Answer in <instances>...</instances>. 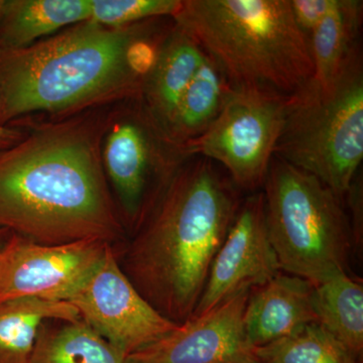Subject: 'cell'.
<instances>
[{
	"instance_id": "cell-8",
	"label": "cell",
	"mask_w": 363,
	"mask_h": 363,
	"mask_svg": "<svg viewBox=\"0 0 363 363\" xmlns=\"http://www.w3.org/2000/svg\"><path fill=\"white\" fill-rule=\"evenodd\" d=\"M292 100L272 91L233 87L210 128L184 145L186 152L220 164L238 189L257 190L266 181Z\"/></svg>"
},
{
	"instance_id": "cell-10",
	"label": "cell",
	"mask_w": 363,
	"mask_h": 363,
	"mask_svg": "<svg viewBox=\"0 0 363 363\" xmlns=\"http://www.w3.org/2000/svg\"><path fill=\"white\" fill-rule=\"evenodd\" d=\"M109 245L101 240L42 245L13 234L0 271V302L20 298L68 302L99 266Z\"/></svg>"
},
{
	"instance_id": "cell-29",
	"label": "cell",
	"mask_w": 363,
	"mask_h": 363,
	"mask_svg": "<svg viewBox=\"0 0 363 363\" xmlns=\"http://www.w3.org/2000/svg\"><path fill=\"white\" fill-rule=\"evenodd\" d=\"M255 363H262V362H260L259 360H257V362H255Z\"/></svg>"
},
{
	"instance_id": "cell-27",
	"label": "cell",
	"mask_w": 363,
	"mask_h": 363,
	"mask_svg": "<svg viewBox=\"0 0 363 363\" xmlns=\"http://www.w3.org/2000/svg\"><path fill=\"white\" fill-rule=\"evenodd\" d=\"M9 245V243H7ZM7 257V245L6 250H4L1 253H0V271H1L2 267H4V262H6Z\"/></svg>"
},
{
	"instance_id": "cell-14",
	"label": "cell",
	"mask_w": 363,
	"mask_h": 363,
	"mask_svg": "<svg viewBox=\"0 0 363 363\" xmlns=\"http://www.w3.org/2000/svg\"><path fill=\"white\" fill-rule=\"evenodd\" d=\"M204 58L201 45L174 21L145 80L140 98L150 116L167 135L181 98Z\"/></svg>"
},
{
	"instance_id": "cell-15",
	"label": "cell",
	"mask_w": 363,
	"mask_h": 363,
	"mask_svg": "<svg viewBox=\"0 0 363 363\" xmlns=\"http://www.w3.org/2000/svg\"><path fill=\"white\" fill-rule=\"evenodd\" d=\"M91 0H6L0 20V45L28 47L61 28L89 21Z\"/></svg>"
},
{
	"instance_id": "cell-28",
	"label": "cell",
	"mask_w": 363,
	"mask_h": 363,
	"mask_svg": "<svg viewBox=\"0 0 363 363\" xmlns=\"http://www.w3.org/2000/svg\"><path fill=\"white\" fill-rule=\"evenodd\" d=\"M4 6H6V0H0V20H1L2 13H4Z\"/></svg>"
},
{
	"instance_id": "cell-6",
	"label": "cell",
	"mask_w": 363,
	"mask_h": 363,
	"mask_svg": "<svg viewBox=\"0 0 363 363\" xmlns=\"http://www.w3.org/2000/svg\"><path fill=\"white\" fill-rule=\"evenodd\" d=\"M274 157L316 177L341 198L363 160V65L355 50L326 91L294 95Z\"/></svg>"
},
{
	"instance_id": "cell-9",
	"label": "cell",
	"mask_w": 363,
	"mask_h": 363,
	"mask_svg": "<svg viewBox=\"0 0 363 363\" xmlns=\"http://www.w3.org/2000/svg\"><path fill=\"white\" fill-rule=\"evenodd\" d=\"M81 320L125 357L178 325L160 314L136 290L109 245L89 279L68 300Z\"/></svg>"
},
{
	"instance_id": "cell-2",
	"label": "cell",
	"mask_w": 363,
	"mask_h": 363,
	"mask_svg": "<svg viewBox=\"0 0 363 363\" xmlns=\"http://www.w3.org/2000/svg\"><path fill=\"white\" fill-rule=\"evenodd\" d=\"M157 20L123 28L89 20L28 47L0 45V124L35 113L69 116L108 102L140 100L173 28L162 30Z\"/></svg>"
},
{
	"instance_id": "cell-26",
	"label": "cell",
	"mask_w": 363,
	"mask_h": 363,
	"mask_svg": "<svg viewBox=\"0 0 363 363\" xmlns=\"http://www.w3.org/2000/svg\"><path fill=\"white\" fill-rule=\"evenodd\" d=\"M11 235H13V234L9 233V231L0 229V253L6 250L7 243H9V240H11Z\"/></svg>"
},
{
	"instance_id": "cell-23",
	"label": "cell",
	"mask_w": 363,
	"mask_h": 363,
	"mask_svg": "<svg viewBox=\"0 0 363 363\" xmlns=\"http://www.w3.org/2000/svg\"><path fill=\"white\" fill-rule=\"evenodd\" d=\"M335 1L336 0H289L294 21L308 40L317 26L331 11Z\"/></svg>"
},
{
	"instance_id": "cell-17",
	"label": "cell",
	"mask_w": 363,
	"mask_h": 363,
	"mask_svg": "<svg viewBox=\"0 0 363 363\" xmlns=\"http://www.w3.org/2000/svg\"><path fill=\"white\" fill-rule=\"evenodd\" d=\"M81 319L68 302L20 298L0 302V363H30L40 326L48 320Z\"/></svg>"
},
{
	"instance_id": "cell-11",
	"label": "cell",
	"mask_w": 363,
	"mask_h": 363,
	"mask_svg": "<svg viewBox=\"0 0 363 363\" xmlns=\"http://www.w3.org/2000/svg\"><path fill=\"white\" fill-rule=\"evenodd\" d=\"M281 272L267 233L264 193H252L240 203L193 315L204 314L242 291L264 285Z\"/></svg>"
},
{
	"instance_id": "cell-16",
	"label": "cell",
	"mask_w": 363,
	"mask_h": 363,
	"mask_svg": "<svg viewBox=\"0 0 363 363\" xmlns=\"http://www.w3.org/2000/svg\"><path fill=\"white\" fill-rule=\"evenodd\" d=\"M363 2L336 0L309 39L314 67L312 83L326 91L337 80L348 60L359 48Z\"/></svg>"
},
{
	"instance_id": "cell-1",
	"label": "cell",
	"mask_w": 363,
	"mask_h": 363,
	"mask_svg": "<svg viewBox=\"0 0 363 363\" xmlns=\"http://www.w3.org/2000/svg\"><path fill=\"white\" fill-rule=\"evenodd\" d=\"M107 118L43 124L0 154V229L42 245L128 240L102 164Z\"/></svg>"
},
{
	"instance_id": "cell-22",
	"label": "cell",
	"mask_w": 363,
	"mask_h": 363,
	"mask_svg": "<svg viewBox=\"0 0 363 363\" xmlns=\"http://www.w3.org/2000/svg\"><path fill=\"white\" fill-rule=\"evenodd\" d=\"M182 0H91L90 21L123 28L152 18H173Z\"/></svg>"
},
{
	"instance_id": "cell-3",
	"label": "cell",
	"mask_w": 363,
	"mask_h": 363,
	"mask_svg": "<svg viewBox=\"0 0 363 363\" xmlns=\"http://www.w3.org/2000/svg\"><path fill=\"white\" fill-rule=\"evenodd\" d=\"M241 201L238 188L215 162L192 157L140 226L114 247L136 290L173 323L194 314Z\"/></svg>"
},
{
	"instance_id": "cell-21",
	"label": "cell",
	"mask_w": 363,
	"mask_h": 363,
	"mask_svg": "<svg viewBox=\"0 0 363 363\" xmlns=\"http://www.w3.org/2000/svg\"><path fill=\"white\" fill-rule=\"evenodd\" d=\"M262 363H362L324 327L313 323L289 337L255 348Z\"/></svg>"
},
{
	"instance_id": "cell-13",
	"label": "cell",
	"mask_w": 363,
	"mask_h": 363,
	"mask_svg": "<svg viewBox=\"0 0 363 363\" xmlns=\"http://www.w3.org/2000/svg\"><path fill=\"white\" fill-rule=\"evenodd\" d=\"M313 293L309 281L283 272L252 289L243 314L250 345L262 347L318 323Z\"/></svg>"
},
{
	"instance_id": "cell-19",
	"label": "cell",
	"mask_w": 363,
	"mask_h": 363,
	"mask_svg": "<svg viewBox=\"0 0 363 363\" xmlns=\"http://www.w3.org/2000/svg\"><path fill=\"white\" fill-rule=\"evenodd\" d=\"M313 304L318 324L324 327L362 360L363 352V286L341 272L314 286Z\"/></svg>"
},
{
	"instance_id": "cell-5",
	"label": "cell",
	"mask_w": 363,
	"mask_h": 363,
	"mask_svg": "<svg viewBox=\"0 0 363 363\" xmlns=\"http://www.w3.org/2000/svg\"><path fill=\"white\" fill-rule=\"evenodd\" d=\"M262 187L267 233L281 272L313 286L347 272L355 245L340 196L276 157Z\"/></svg>"
},
{
	"instance_id": "cell-4",
	"label": "cell",
	"mask_w": 363,
	"mask_h": 363,
	"mask_svg": "<svg viewBox=\"0 0 363 363\" xmlns=\"http://www.w3.org/2000/svg\"><path fill=\"white\" fill-rule=\"evenodd\" d=\"M172 18L233 87L294 96L312 82L309 40L296 25L289 0H182Z\"/></svg>"
},
{
	"instance_id": "cell-24",
	"label": "cell",
	"mask_w": 363,
	"mask_h": 363,
	"mask_svg": "<svg viewBox=\"0 0 363 363\" xmlns=\"http://www.w3.org/2000/svg\"><path fill=\"white\" fill-rule=\"evenodd\" d=\"M347 194L350 195L351 214H352V220H350L351 229L354 238V245L358 247L362 238V182L358 180V175L351 184Z\"/></svg>"
},
{
	"instance_id": "cell-20",
	"label": "cell",
	"mask_w": 363,
	"mask_h": 363,
	"mask_svg": "<svg viewBox=\"0 0 363 363\" xmlns=\"http://www.w3.org/2000/svg\"><path fill=\"white\" fill-rule=\"evenodd\" d=\"M30 363H128L83 320H48L40 326Z\"/></svg>"
},
{
	"instance_id": "cell-25",
	"label": "cell",
	"mask_w": 363,
	"mask_h": 363,
	"mask_svg": "<svg viewBox=\"0 0 363 363\" xmlns=\"http://www.w3.org/2000/svg\"><path fill=\"white\" fill-rule=\"evenodd\" d=\"M26 135V131L13 126V124H9V125L0 124V154L21 142Z\"/></svg>"
},
{
	"instance_id": "cell-18",
	"label": "cell",
	"mask_w": 363,
	"mask_h": 363,
	"mask_svg": "<svg viewBox=\"0 0 363 363\" xmlns=\"http://www.w3.org/2000/svg\"><path fill=\"white\" fill-rule=\"evenodd\" d=\"M233 86L218 64L205 58L181 98L168 135L178 145H186L210 128L225 104Z\"/></svg>"
},
{
	"instance_id": "cell-7",
	"label": "cell",
	"mask_w": 363,
	"mask_h": 363,
	"mask_svg": "<svg viewBox=\"0 0 363 363\" xmlns=\"http://www.w3.org/2000/svg\"><path fill=\"white\" fill-rule=\"evenodd\" d=\"M125 109L107 118L101 157L128 235L145 221L177 172L192 157L167 135L140 100H133Z\"/></svg>"
},
{
	"instance_id": "cell-12",
	"label": "cell",
	"mask_w": 363,
	"mask_h": 363,
	"mask_svg": "<svg viewBox=\"0 0 363 363\" xmlns=\"http://www.w3.org/2000/svg\"><path fill=\"white\" fill-rule=\"evenodd\" d=\"M250 290L204 314L193 315L166 335L128 355V363H255L243 326Z\"/></svg>"
}]
</instances>
